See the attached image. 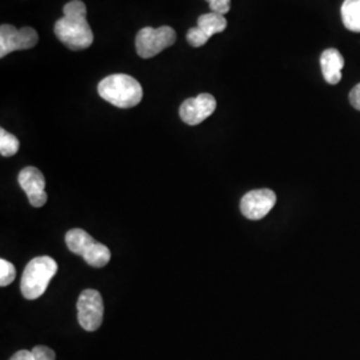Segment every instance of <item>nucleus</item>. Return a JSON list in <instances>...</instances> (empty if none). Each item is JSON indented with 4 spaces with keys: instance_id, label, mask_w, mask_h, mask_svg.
I'll list each match as a JSON object with an SVG mask.
<instances>
[{
    "instance_id": "nucleus-12",
    "label": "nucleus",
    "mask_w": 360,
    "mask_h": 360,
    "mask_svg": "<svg viewBox=\"0 0 360 360\" xmlns=\"http://www.w3.org/2000/svg\"><path fill=\"white\" fill-rule=\"evenodd\" d=\"M65 243L71 252L83 257V254L87 251V248L95 243V240L90 233H87L84 230L74 229V230L67 232Z\"/></svg>"
},
{
    "instance_id": "nucleus-8",
    "label": "nucleus",
    "mask_w": 360,
    "mask_h": 360,
    "mask_svg": "<svg viewBox=\"0 0 360 360\" xmlns=\"http://www.w3.org/2000/svg\"><path fill=\"white\" fill-rule=\"evenodd\" d=\"M217 108V101L211 94H200L196 98L184 101L179 108V115L188 126H196L212 115Z\"/></svg>"
},
{
    "instance_id": "nucleus-17",
    "label": "nucleus",
    "mask_w": 360,
    "mask_h": 360,
    "mask_svg": "<svg viewBox=\"0 0 360 360\" xmlns=\"http://www.w3.org/2000/svg\"><path fill=\"white\" fill-rule=\"evenodd\" d=\"M210 4L212 13L226 15L231 8V0H206Z\"/></svg>"
},
{
    "instance_id": "nucleus-19",
    "label": "nucleus",
    "mask_w": 360,
    "mask_h": 360,
    "mask_svg": "<svg viewBox=\"0 0 360 360\" xmlns=\"http://www.w3.org/2000/svg\"><path fill=\"white\" fill-rule=\"evenodd\" d=\"M349 102L355 110L360 111V83L349 92Z\"/></svg>"
},
{
    "instance_id": "nucleus-15",
    "label": "nucleus",
    "mask_w": 360,
    "mask_h": 360,
    "mask_svg": "<svg viewBox=\"0 0 360 360\" xmlns=\"http://www.w3.org/2000/svg\"><path fill=\"white\" fill-rule=\"evenodd\" d=\"M19 151L18 138L4 129H0V154L1 156H13Z\"/></svg>"
},
{
    "instance_id": "nucleus-18",
    "label": "nucleus",
    "mask_w": 360,
    "mask_h": 360,
    "mask_svg": "<svg viewBox=\"0 0 360 360\" xmlns=\"http://www.w3.org/2000/svg\"><path fill=\"white\" fill-rule=\"evenodd\" d=\"M35 360H55V352L46 346H37L32 349Z\"/></svg>"
},
{
    "instance_id": "nucleus-5",
    "label": "nucleus",
    "mask_w": 360,
    "mask_h": 360,
    "mask_svg": "<svg viewBox=\"0 0 360 360\" xmlns=\"http://www.w3.org/2000/svg\"><path fill=\"white\" fill-rule=\"evenodd\" d=\"M77 321L86 331H96L103 322L104 304L96 290H84L77 299Z\"/></svg>"
},
{
    "instance_id": "nucleus-6",
    "label": "nucleus",
    "mask_w": 360,
    "mask_h": 360,
    "mask_svg": "<svg viewBox=\"0 0 360 360\" xmlns=\"http://www.w3.org/2000/svg\"><path fill=\"white\" fill-rule=\"evenodd\" d=\"M38 32L31 27L16 28L11 25L0 27V58L18 50H28L38 44Z\"/></svg>"
},
{
    "instance_id": "nucleus-4",
    "label": "nucleus",
    "mask_w": 360,
    "mask_h": 360,
    "mask_svg": "<svg viewBox=\"0 0 360 360\" xmlns=\"http://www.w3.org/2000/svg\"><path fill=\"white\" fill-rule=\"evenodd\" d=\"M176 41V32L172 27L162 26L159 28L144 27L135 40L136 52L143 59L154 58L158 53L171 47Z\"/></svg>"
},
{
    "instance_id": "nucleus-13",
    "label": "nucleus",
    "mask_w": 360,
    "mask_h": 360,
    "mask_svg": "<svg viewBox=\"0 0 360 360\" xmlns=\"http://www.w3.org/2000/svg\"><path fill=\"white\" fill-rule=\"evenodd\" d=\"M340 13L348 31L360 32V0H345Z\"/></svg>"
},
{
    "instance_id": "nucleus-20",
    "label": "nucleus",
    "mask_w": 360,
    "mask_h": 360,
    "mask_svg": "<svg viewBox=\"0 0 360 360\" xmlns=\"http://www.w3.org/2000/svg\"><path fill=\"white\" fill-rule=\"evenodd\" d=\"M10 360H35V356H34L32 351L22 349V351H18L15 355H13V358Z\"/></svg>"
},
{
    "instance_id": "nucleus-16",
    "label": "nucleus",
    "mask_w": 360,
    "mask_h": 360,
    "mask_svg": "<svg viewBox=\"0 0 360 360\" xmlns=\"http://www.w3.org/2000/svg\"><path fill=\"white\" fill-rule=\"evenodd\" d=\"M16 276V270L13 263L6 259H0V285L6 287L13 282Z\"/></svg>"
},
{
    "instance_id": "nucleus-11",
    "label": "nucleus",
    "mask_w": 360,
    "mask_h": 360,
    "mask_svg": "<svg viewBox=\"0 0 360 360\" xmlns=\"http://www.w3.org/2000/svg\"><path fill=\"white\" fill-rule=\"evenodd\" d=\"M323 77L330 84H338L342 80V70L345 67V58L336 49L323 51L321 56Z\"/></svg>"
},
{
    "instance_id": "nucleus-9",
    "label": "nucleus",
    "mask_w": 360,
    "mask_h": 360,
    "mask_svg": "<svg viewBox=\"0 0 360 360\" xmlns=\"http://www.w3.org/2000/svg\"><path fill=\"white\" fill-rule=\"evenodd\" d=\"M276 203V195L269 188L254 190L245 193L240 202V211L251 220L263 219Z\"/></svg>"
},
{
    "instance_id": "nucleus-14",
    "label": "nucleus",
    "mask_w": 360,
    "mask_h": 360,
    "mask_svg": "<svg viewBox=\"0 0 360 360\" xmlns=\"http://www.w3.org/2000/svg\"><path fill=\"white\" fill-rule=\"evenodd\" d=\"M83 259L86 260L87 264H90L91 267L95 269H102L104 267L110 259H111V252L108 250L107 245H102L95 242L94 245H91L87 251L83 254Z\"/></svg>"
},
{
    "instance_id": "nucleus-7",
    "label": "nucleus",
    "mask_w": 360,
    "mask_h": 360,
    "mask_svg": "<svg viewBox=\"0 0 360 360\" xmlns=\"http://www.w3.org/2000/svg\"><path fill=\"white\" fill-rule=\"evenodd\" d=\"M227 28V19L224 15L208 13L198 18V26L193 27L187 32V41L191 47L205 46L208 39L215 34H220Z\"/></svg>"
},
{
    "instance_id": "nucleus-1",
    "label": "nucleus",
    "mask_w": 360,
    "mask_h": 360,
    "mask_svg": "<svg viewBox=\"0 0 360 360\" xmlns=\"http://www.w3.org/2000/svg\"><path fill=\"white\" fill-rule=\"evenodd\" d=\"M63 18L55 23V35L72 51L89 49L94 32L87 22V7L82 0H71L63 8Z\"/></svg>"
},
{
    "instance_id": "nucleus-10",
    "label": "nucleus",
    "mask_w": 360,
    "mask_h": 360,
    "mask_svg": "<svg viewBox=\"0 0 360 360\" xmlns=\"http://www.w3.org/2000/svg\"><path fill=\"white\" fill-rule=\"evenodd\" d=\"M19 184L27 193L28 200L31 206L43 207L47 202V193H46V180L43 174L38 168H23L19 174Z\"/></svg>"
},
{
    "instance_id": "nucleus-2",
    "label": "nucleus",
    "mask_w": 360,
    "mask_h": 360,
    "mask_svg": "<svg viewBox=\"0 0 360 360\" xmlns=\"http://www.w3.org/2000/svg\"><path fill=\"white\" fill-rule=\"evenodd\" d=\"M98 92L102 99L117 108H131L142 102L141 83L126 74H114L104 77L98 86Z\"/></svg>"
},
{
    "instance_id": "nucleus-3",
    "label": "nucleus",
    "mask_w": 360,
    "mask_h": 360,
    "mask_svg": "<svg viewBox=\"0 0 360 360\" xmlns=\"http://www.w3.org/2000/svg\"><path fill=\"white\" fill-rule=\"evenodd\" d=\"M58 272L56 262L50 257H34L26 266L20 281V290L28 300L38 299L43 295Z\"/></svg>"
}]
</instances>
